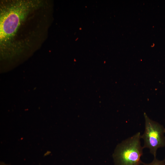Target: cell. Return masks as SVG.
I'll return each mask as SVG.
<instances>
[{"mask_svg":"<svg viewBox=\"0 0 165 165\" xmlns=\"http://www.w3.org/2000/svg\"><path fill=\"white\" fill-rule=\"evenodd\" d=\"M48 1L3 0L0 3V50L11 56L40 48L49 26Z\"/></svg>","mask_w":165,"mask_h":165,"instance_id":"1","label":"cell"},{"mask_svg":"<svg viewBox=\"0 0 165 165\" xmlns=\"http://www.w3.org/2000/svg\"><path fill=\"white\" fill-rule=\"evenodd\" d=\"M140 132L123 140L116 147L112 155L114 165H141L143 147Z\"/></svg>","mask_w":165,"mask_h":165,"instance_id":"2","label":"cell"},{"mask_svg":"<svg viewBox=\"0 0 165 165\" xmlns=\"http://www.w3.org/2000/svg\"><path fill=\"white\" fill-rule=\"evenodd\" d=\"M144 133L141 135L144 141L143 148L149 150L150 153L156 157L159 148L165 147V127L158 122L151 119L145 113Z\"/></svg>","mask_w":165,"mask_h":165,"instance_id":"3","label":"cell"},{"mask_svg":"<svg viewBox=\"0 0 165 165\" xmlns=\"http://www.w3.org/2000/svg\"><path fill=\"white\" fill-rule=\"evenodd\" d=\"M142 164L143 165H165V159L163 160H160L157 159L156 157H155L150 163H146L143 162Z\"/></svg>","mask_w":165,"mask_h":165,"instance_id":"4","label":"cell"},{"mask_svg":"<svg viewBox=\"0 0 165 165\" xmlns=\"http://www.w3.org/2000/svg\"><path fill=\"white\" fill-rule=\"evenodd\" d=\"M0 165H9L8 164H6L4 162H1L0 163Z\"/></svg>","mask_w":165,"mask_h":165,"instance_id":"5","label":"cell"}]
</instances>
